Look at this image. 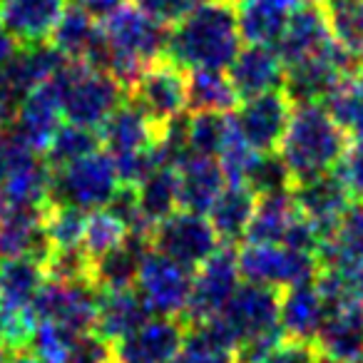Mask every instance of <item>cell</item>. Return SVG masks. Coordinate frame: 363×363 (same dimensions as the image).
Instances as JSON below:
<instances>
[{"label":"cell","instance_id":"ee69618b","mask_svg":"<svg viewBox=\"0 0 363 363\" xmlns=\"http://www.w3.org/2000/svg\"><path fill=\"white\" fill-rule=\"evenodd\" d=\"M72 6H77L82 13H87L92 21L105 23L117 11H122L127 6V0H72Z\"/></svg>","mask_w":363,"mask_h":363},{"label":"cell","instance_id":"4dcf8cb0","mask_svg":"<svg viewBox=\"0 0 363 363\" xmlns=\"http://www.w3.org/2000/svg\"><path fill=\"white\" fill-rule=\"evenodd\" d=\"M140 209L145 219L157 227L164 219H169L174 212H179V177H177V167H160L152 172L140 187Z\"/></svg>","mask_w":363,"mask_h":363},{"label":"cell","instance_id":"9c48e42d","mask_svg":"<svg viewBox=\"0 0 363 363\" xmlns=\"http://www.w3.org/2000/svg\"><path fill=\"white\" fill-rule=\"evenodd\" d=\"M100 289L90 281H52L38 291L30 313L35 323H55L75 336L95 331Z\"/></svg>","mask_w":363,"mask_h":363},{"label":"cell","instance_id":"c3c4849f","mask_svg":"<svg viewBox=\"0 0 363 363\" xmlns=\"http://www.w3.org/2000/svg\"><path fill=\"white\" fill-rule=\"evenodd\" d=\"M3 363H48V361H43L40 356H35L33 351H13V353H8L6 358H3Z\"/></svg>","mask_w":363,"mask_h":363},{"label":"cell","instance_id":"603a6c76","mask_svg":"<svg viewBox=\"0 0 363 363\" xmlns=\"http://www.w3.org/2000/svg\"><path fill=\"white\" fill-rule=\"evenodd\" d=\"M284 75L286 67L274 45L242 48L237 60L229 65V80L242 102L274 90H284Z\"/></svg>","mask_w":363,"mask_h":363},{"label":"cell","instance_id":"277c9868","mask_svg":"<svg viewBox=\"0 0 363 363\" xmlns=\"http://www.w3.org/2000/svg\"><path fill=\"white\" fill-rule=\"evenodd\" d=\"M281 289L242 281L222 313L197 328L224 348L237 351L242 343L281 328Z\"/></svg>","mask_w":363,"mask_h":363},{"label":"cell","instance_id":"d4e9b609","mask_svg":"<svg viewBox=\"0 0 363 363\" xmlns=\"http://www.w3.org/2000/svg\"><path fill=\"white\" fill-rule=\"evenodd\" d=\"M152 318V311L147 308V303L142 301V296L137 294V289H107L100 291L97 298V323L95 333L100 338H105L110 346H115L117 341L127 338L130 333H135L142 323H147Z\"/></svg>","mask_w":363,"mask_h":363},{"label":"cell","instance_id":"d6a6232c","mask_svg":"<svg viewBox=\"0 0 363 363\" xmlns=\"http://www.w3.org/2000/svg\"><path fill=\"white\" fill-rule=\"evenodd\" d=\"M353 259H363V202L348 209L333 237L321 247L318 267H338Z\"/></svg>","mask_w":363,"mask_h":363},{"label":"cell","instance_id":"7c38bea8","mask_svg":"<svg viewBox=\"0 0 363 363\" xmlns=\"http://www.w3.org/2000/svg\"><path fill=\"white\" fill-rule=\"evenodd\" d=\"M222 247L212 222L204 214L174 212L169 219L157 224L150 239V249L174 259L182 267L197 272L217 249Z\"/></svg>","mask_w":363,"mask_h":363},{"label":"cell","instance_id":"ba28073f","mask_svg":"<svg viewBox=\"0 0 363 363\" xmlns=\"http://www.w3.org/2000/svg\"><path fill=\"white\" fill-rule=\"evenodd\" d=\"M239 274L247 284L272 289H289L313 281L318 274V257L284 244H252L239 249Z\"/></svg>","mask_w":363,"mask_h":363},{"label":"cell","instance_id":"4316f807","mask_svg":"<svg viewBox=\"0 0 363 363\" xmlns=\"http://www.w3.org/2000/svg\"><path fill=\"white\" fill-rule=\"evenodd\" d=\"M306 0H242L239 28L247 45H277L289 18Z\"/></svg>","mask_w":363,"mask_h":363},{"label":"cell","instance_id":"bcb514c9","mask_svg":"<svg viewBox=\"0 0 363 363\" xmlns=\"http://www.w3.org/2000/svg\"><path fill=\"white\" fill-rule=\"evenodd\" d=\"M18 50H21V43H18L6 28L0 26V67H6Z\"/></svg>","mask_w":363,"mask_h":363},{"label":"cell","instance_id":"1f68e13d","mask_svg":"<svg viewBox=\"0 0 363 363\" xmlns=\"http://www.w3.org/2000/svg\"><path fill=\"white\" fill-rule=\"evenodd\" d=\"M321 8L333 43L363 60V0H323Z\"/></svg>","mask_w":363,"mask_h":363},{"label":"cell","instance_id":"cb8c5ba5","mask_svg":"<svg viewBox=\"0 0 363 363\" xmlns=\"http://www.w3.org/2000/svg\"><path fill=\"white\" fill-rule=\"evenodd\" d=\"M62 107L60 100H57L55 87L48 82V85L38 87L35 92L26 97L21 102L16 112V120H13V130L33 147L40 155H45V150L50 147L55 132L60 130L62 125Z\"/></svg>","mask_w":363,"mask_h":363},{"label":"cell","instance_id":"836d02e7","mask_svg":"<svg viewBox=\"0 0 363 363\" xmlns=\"http://www.w3.org/2000/svg\"><path fill=\"white\" fill-rule=\"evenodd\" d=\"M87 217H90V212H82V209L70 207V204H48L45 232L52 252H75V249H82L87 232Z\"/></svg>","mask_w":363,"mask_h":363},{"label":"cell","instance_id":"52a82bcc","mask_svg":"<svg viewBox=\"0 0 363 363\" xmlns=\"http://www.w3.org/2000/svg\"><path fill=\"white\" fill-rule=\"evenodd\" d=\"M363 60L331 43L326 50L311 55L296 65L286 67L284 75V92L294 107L298 105H326V100L341 87L346 77L361 75Z\"/></svg>","mask_w":363,"mask_h":363},{"label":"cell","instance_id":"5b68a950","mask_svg":"<svg viewBox=\"0 0 363 363\" xmlns=\"http://www.w3.org/2000/svg\"><path fill=\"white\" fill-rule=\"evenodd\" d=\"M52 169L13 127L0 132V209L48 207Z\"/></svg>","mask_w":363,"mask_h":363},{"label":"cell","instance_id":"e575fe53","mask_svg":"<svg viewBox=\"0 0 363 363\" xmlns=\"http://www.w3.org/2000/svg\"><path fill=\"white\" fill-rule=\"evenodd\" d=\"M97 150H102L100 132L72 125V122H62L60 130L52 137L50 147L45 150V162L50 164V169H62V167L72 164V162L82 160Z\"/></svg>","mask_w":363,"mask_h":363},{"label":"cell","instance_id":"681fc988","mask_svg":"<svg viewBox=\"0 0 363 363\" xmlns=\"http://www.w3.org/2000/svg\"><path fill=\"white\" fill-rule=\"evenodd\" d=\"M107 363H120V361H117V358H115V356H112V358H110V361H107Z\"/></svg>","mask_w":363,"mask_h":363},{"label":"cell","instance_id":"f1b7e54d","mask_svg":"<svg viewBox=\"0 0 363 363\" xmlns=\"http://www.w3.org/2000/svg\"><path fill=\"white\" fill-rule=\"evenodd\" d=\"M326 316V301L313 281L284 289L281 294V328L289 338L313 341Z\"/></svg>","mask_w":363,"mask_h":363},{"label":"cell","instance_id":"3957f363","mask_svg":"<svg viewBox=\"0 0 363 363\" xmlns=\"http://www.w3.org/2000/svg\"><path fill=\"white\" fill-rule=\"evenodd\" d=\"M62 107V117L72 125L97 130L110 120V115L127 100V92L110 72L97 67L70 62L57 70L50 80Z\"/></svg>","mask_w":363,"mask_h":363},{"label":"cell","instance_id":"f6af8a7d","mask_svg":"<svg viewBox=\"0 0 363 363\" xmlns=\"http://www.w3.org/2000/svg\"><path fill=\"white\" fill-rule=\"evenodd\" d=\"M16 112H18V102L8 95V90L0 85V132L8 130L16 120Z\"/></svg>","mask_w":363,"mask_h":363},{"label":"cell","instance_id":"d6986e66","mask_svg":"<svg viewBox=\"0 0 363 363\" xmlns=\"http://www.w3.org/2000/svg\"><path fill=\"white\" fill-rule=\"evenodd\" d=\"M52 254L45 232V207L0 209V259L30 257L45 264Z\"/></svg>","mask_w":363,"mask_h":363},{"label":"cell","instance_id":"7dc6e473","mask_svg":"<svg viewBox=\"0 0 363 363\" xmlns=\"http://www.w3.org/2000/svg\"><path fill=\"white\" fill-rule=\"evenodd\" d=\"M13 353L11 348V328H8V313L6 308L0 306V356Z\"/></svg>","mask_w":363,"mask_h":363},{"label":"cell","instance_id":"f35d334b","mask_svg":"<svg viewBox=\"0 0 363 363\" xmlns=\"http://www.w3.org/2000/svg\"><path fill=\"white\" fill-rule=\"evenodd\" d=\"M172 363H237L234 351L212 341L202 328L189 326V336Z\"/></svg>","mask_w":363,"mask_h":363},{"label":"cell","instance_id":"7a4b0ae2","mask_svg":"<svg viewBox=\"0 0 363 363\" xmlns=\"http://www.w3.org/2000/svg\"><path fill=\"white\" fill-rule=\"evenodd\" d=\"M348 142V132L333 120L326 105L294 107L289 130L279 147V157L291 177V189L316 177L331 174Z\"/></svg>","mask_w":363,"mask_h":363},{"label":"cell","instance_id":"e0dca14e","mask_svg":"<svg viewBox=\"0 0 363 363\" xmlns=\"http://www.w3.org/2000/svg\"><path fill=\"white\" fill-rule=\"evenodd\" d=\"M291 194H294V199H296L301 214L311 222V227L316 229L318 239H321V247L333 237V232H336V227L341 224V219L346 217V212L353 207L351 194L343 187V182L336 177V172L316 177V179H311V182H303V184L291 189Z\"/></svg>","mask_w":363,"mask_h":363},{"label":"cell","instance_id":"11a10c76","mask_svg":"<svg viewBox=\"0 0 363 363\" xmlns=\"http://www.w3.org/2000/svg\"><path fill=\"white\" fill-rule=\"evenodd\" d=\"M361 363H363V358H361Z\"/></svg>","mask_w":363,"mask_h":363},{"label":"cell","instance_id":"816d5d0a","mask_svg":"<svg viewBox=\"0 0 363 363\" xmlns=\"http://www.w3.org/2000/svg\"><path fill=\"white\" fill-rule=\"evenodd\" d=\"M229 3H234V6H239V3H242V0H229Z\"/></svg>","mask_w":363,"mask_h":363},{"label":"cell","instance_id":"f546056e","mask_svg":"<svg viewBox=\"0 0 363 363\" xmlns=\"http://www.w3.org/2000/svg\"><path fill=\"white\" fill-rule=\"evenodd\" d=\"M239 100L229 75L222 70H189L187 72V110L192 115L199 112H227L237 110Z\"/></svg>","mask_w":363,"mask_h":363},{"label":"cell","instance_id":"2e32d148","mask_svg":"<svg viewBox=\"0 0 363 363\" xmlns=\"http://www.w3.org/2000/svg\"><path fill=\"white\" fill-rule=\"evenodd\" d=\"M313 343L323 358L336 363H361L363 358V301L343 296L326 303V316Z\"/></svg>","mask_w":363,"mask_h":363},{"label":"cell","instance_id":"6da1fadb","mask_svg":"<svg viewBox=\"0 0 363 363\" xmlns=\"http://www.w3.org/2000/svg\"><path fill=\"white\" fill-rule=\"evenodd\" d=\"M239 6L229 0H204L184 21L169 28L167 52L184 70H224L242 52Z\"/></svg>","mask_w":363,"mask_h":363},{"label":"cell","instance_id":"4fadbf2b","mask_svg":"<svg viewBox=\"0 0 363 363\" xmlns=\"http://www.w3.org/2000/svg\"><path fill=\"white\" fill-rule=\"evenodd\" d=\"M127 100L135 102L147 117L160 125H167L187 110V70L172 62L167 55L142 70Z\"/></svg>","mask_w":363,"mask_h":363},{"label":"cell","instance_id":"7402d4cb","mask_svg":"<svg viewBox=\"0 0 363 363\" xmlns=\"http://www.w3.org/2000/svg\"><path fill=\"white\" fill-rule=\"evenodd\" d=\"M333 43L331 30H328L326 16H323L321 3L306 0L303 6L294 11L289 18L286 28H284L281 38L277 40V52L281 57L284 67L296 65V62L306 60L311 55H318Z\"/></svg>","mask_w":363,"mask_h":363},{"label":"cell","instance_id":"60d3db41","mask_svg":"<svg viewBox=\"0 0 363 363\" xmlns=\"http://www.w3.org/2000/svg\"><path fill=\"white\" fill-rule=\"evenodd\" d=\"M204 0H132V6L150 16L164 28H174L179 21L189 16L194 8L202 6Z\"/></svg>","mask_w":363,"mask_h":363},{"label":"cell","instance_id":"f907efd6","mask_svg":"<svg viewBox=\"0 0 363 363\" xmlns=\"http://www.w3.org/2000/svg\"><path fill=\"white\" fill-rule=\"evenodd\" d=\"M321 363H336V361H328V358H321Z\"/></svg>","mask_w":363,"mask_h":363},{"label":"cell","instance_id":"b9f144b4","mask_svg":"<svg viewBox=\"0 0 363 363\" xmlns=\"http://www.w3.org/2000/svg\"><path fill=\"white\" fill-rule=\"evenodd\" d=\"M321 351L313 341L286 336L262 363H321Z\"/></svg>","mask_w":363,"mask_h":363},{"label":"cell","instance_id":"db71d44e","mask_svg":"<svg viewBox=\"0 0 363 363\" xmlns=\"http://www.w3.org/2000/svg\"><path fill=\"white\" fill-rule=\"evenodd\" d=\"M313 3H323V0H313Z\"/></svg>","mask_w":363,"mask_h":363},{"label":"cell","instance_id":"8992f818","mask_svg":"<svg viewBox=\"0 0 363 363\" xmlns=\"http://www.w3.org/2000/svg\"><path fill=\"white\" fill-rule=\"evenodd\" d=\"M120 189L115 160L110 152L97 150L62 169H52L50 202L70 204L82 212H97L112 202Z\"/></svg>","mask_w":363,"mask_h":363},{"label":"cell","instance_id":"9a60e30c","mask_svg":"<svg viewBox=\"0 0 363 363\" xmlns=\"http://www.w3.org/2000/svg\"><path fill=\"white\" fill-rule=\"evenodd\" d=\"M189 336L184 316H152L135 333L112 346L120 363H172Z\"/></svg>","mask_w":363,"mask_h":363},{"label":"cell","instance_id":"ac0fdd59","mask_svg":"<svg viewBox=\"0 0 363 363\" xmlns=\"http://www.w3.org/2000/svg\"><path fill=\"white\" fill-rule=\"evenodd\" d=\"M167 125H160L152 117H147L135 102L125 100L110 120L100 127V140L105 152H110L112 160H125L142 152L152 150L157 142H162Z\"/></svg>","mask_w":363,"mask_h":363},{"label":"cell","instance_id":"83f0119b","mask_svg":"<svg viewBox=\"0 0 363 363\" xmlns=\"http://www.w3.org/2000/svg\"><path fill=\"white\" fill-rule=\"evenodd\" d=\"M45 281V264L38 259H0V306L11 313H30L33 301Z\"/></svg>","mask_w":363,"mask_h":363},{"label":"cell","instance_id":"74e56055","mask_svg":"<svg viewBox=\"0 0 363 363\" xmlns=\"http://www.w3.org/2000/svg\"><path fill=\"white\" fill-rule=\"evenodd\" d=\"M232 127V117L217 115V112H199L189 115V132H187V147L194 155L204 157H219L224 140Z\"/></svg>","mask_w":363,"mask_h":363},{"label":"cell","instance_id":"7bdbcfd3","mask_svg":"<svg viewBox=\"0 0 363 363\" xmlns=\"http://www.w3.org/2000/svg\"><path fill=\"white\" fill-rule=\"evenodd\" d=\"M110 358H112V346L92 331L85 333V336H77L67 363H107Z\"/></svg>","mask_w":363,"mask_h":363},{"label":"cell","instance_id":"d590c367","mask_svg":"<svg viewBox=\"0 0 363 363\" xmlns=\"http://www.w3.org/2000/svg\"><path fill=\"white\" fill-rule=\"evenodd\" d=\"M127 237H130V229L110 209H97V212H90V217H87V232H85V242H82V252L95 264L102 257H107L110 252L120 249L127 242Z\"/></svg>","mask_w":363,"mask_h":363},{"label":"cell","instance_id":"8d00e7d4","mask_svg":"<svg viewBox=\"0 0 363 363\" xmlns=\"http://www.w3.org/2000/svg\"><path fill=\"white\" fill-rule=\"evenodd\" d=\"M326 110L348 135L363 140V72L341 82V87L326 100Z\"/></svg>","mask_w":363,"mask_h":363},{"label":"cell","instance_id":"ab89813d","mask_svg":"<svg viewBox=\"0 0 363 363\" xmlns=\"http://www.w3.org/2000/svg\"><path fill=\"white\" fill-rule=\"evenodd\" d=\"M333 172L343 182V187L348 189L353 204L363 202V140L353 137L348 142L346 152H343L341 162H338Z\"/></svg>","mask_w":363,"mask_h":363},{"label":"cell","instance_id":"44dd1931","mask_svg":"<svg viewBox=\"0 0 363 363\" xmlns=\"http://www.w3.org/2000/svg\"><path fill=\"white\" fill-rule=\"evenodd\" d=\"M174 167L177 177H179V209L194 214H209V209L214 207L219 194L229 184L219 160L187 152Z\"/></svg>","mask_w":363,"mask_h":363},{"label":"cell","instance_id":"30bf717a","mask_svg":"<svg viewBox=\"0 0 363 363\" xmlns=\"http://www.w3.org/2000/svg\"><path fill=\"white\" fill-rule=\"evenodd\" d=\"M192 281V269L182 267L155 249H147L142 254L135 289L155 316H184Z\"/></svg>","mask_w":363,"mask_h":363},{"label":"cell","instance_id":"8fae6325","mask_svg":"<svg viewBox=\"0 0 363 363\" xmlns=\"http://www.w3.org/2000/svg\"><path fill=\"white\" fill-rule=\"evenodd\" d=\"M239 286H242L239 254L234 252V247L222 244V247L194 272L192 294H189L184 321H187L189 326H202V323L217 318Z\"/></svg>","mask_w":363,"mask_h":363},{"label":"cell","instance_id":"484cf974","mask_svg":"<svg viewBox=\"0 0 363 363\" xmlns=\"http://www.w3.org/2000/svg\"><path fill=\"white\" fill-rule=\"evenodd\" d=\"M259 194L244 182H229L214 207L209 209V222L217 232L219 242L234 247L237 242L247 239L249 224L257 212Z\"/></svg>","mask_w":363,"mask_h":363},{"label":"cell","instance_id":"f5cc1de1","mask_svg":"<svg viewBox=\"0 0 363 363\" xmlns=\"http://www.w3.org/2000/svg\"><path fill=\"white\" fill-rule=\"evenodd\" d=\"M6 356H8V353H6ZM6 356H0V363H3V358H6Z\"/></svg>","mask_w":363,"mask_h":363},{"label":"cell","instance_id":"ffe728a7","mask_svg":"<svg viewBox=\"0 0 363 363\" xmlns=\"http://www.w3.org/2000/svg\"><path fill=\"white\" fill-rule=\"evenodd\" d=\"M67 11V0H0V26L21 45L48 43Z\"/></svg>","mask_w":363,"mask_h":363},{"label":"cell","instance_id":"5bb4252c","mask_svg":"<svg viewBox=\"0 0 363 363\" xmlns=\"http://www.w3.org/2000/svg\"><path fill=\"white\" fill-rule=\"evenodd\" d=\"M294 115V102L284 90H274L267 95L244 100L237 107V122L239 132L244 140L259 152V155H277L281 140L289 130V122Z\"/></svg>","mask_w":363,"mask_h":363}]
</instances>
